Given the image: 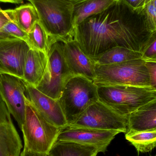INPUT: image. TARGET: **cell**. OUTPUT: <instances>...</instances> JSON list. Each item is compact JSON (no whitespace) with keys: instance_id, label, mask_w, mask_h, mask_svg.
<instances>
[{"instance_id":"4dcf8cb0","label":"cell","mask_w":156,"mask_h":156,"mask_svg":"<svg viewBox=\"0 0 156 156\" xmlns=\"http://www.w3.org/2000/svg\"><path fill=\"white\" fill-rule=\"evenodd\" d=\"M70 2H72L74 4L80 2H82V1H84V0H69Z\"/></svg>"},{"instance_id":"6da1fadb","label":"cell","mask_w":156,"mask_h":156,"mask_svg":"<svg viewBox=\"0 0 156 156\" xmlns=\"http://www.w3.org/2000/svg\"><path fill=\"white\" fill-rule=\"evenodd\" d=\"M153 31L142 8L135 10L123 0H116L76 27L74 40L90 58L118 46L142 53Z\"/></svg>"},{"instance_id":"4316f807","label":"cell","mask_w":156,"mask_h":156,"mask_svg":"<svg viewBox=\"0 0 156 156\" xmlns=\"http://www.w3.org/2000/svg\"><path fill=\"white\" fill-rule=\"evenodd\" d=\"M10 21H12V9H0V29Z\"/></svg>"},{"instance_id":"44dd1931","label":"cell","mask_w":156,"mask_h":156,"mask_svg":"<svg viewBox=\"0 0 156 156\" xmlns=\"http://www.w3.org/2000/svg\"><path fill=\"white\" fill-rule=\"evenodd\" d=\"M125 138L138 153H149L156 147V131L127 132Z\"/></svg>"},{"instance_id":"9c48e42d","label":"cell","mask_w":156,"mask_h":156,"mask_svg":"<svg viewBox=\"0 0 156 156\" xmlns=\"http://www.w3.org/2000/svg\"><path fill=\"white\" fill-rule=\"evenodd\" d=\"M0 96L21 130L24 121L26 105L24 81L12 75L0 74Z\"/></svg>"},{"instance_id":"d6a6232c","label":"cell","mask_w":156,"mask_h":156,"mask_svg":"<svg viewBox=\"0 0 156 156\" xmlns=\"http://www.w3.org/2000/svg\"><path fill=\"white\" fill-rule=\"evenodd\" d=\"M156 156V155H155V156Z\"/></svg>"},{"instance_id":"ffe728a7","label":"cell","mask_w":156,"mask_h":156,"mask_svg":"<svg viewBox=\"0 0 156 156\" xmlns=\"http://www.w3.org/2000/svg\"><path fill=\"white\" fill-rule=\"evenodd\" d=\"M12 21L26 33H29L37 22L39 21L37 12L30 3L22 5L12 9Z\"/></svg>"},{"instance_id":"e0dca14e","label":"cell","mask_w":156,"mask_h":156,"mask_svg":"<svg viewBox=\"0 0 156 156\" xmlns=\"http://www.w3.org/2000/svg\"><path fill=\"white\" fill-rule=\"evenodd\" d=\"M116 0H84L74 5L73 24L79 25L83 21L108 8Z\"/></svg>"},{"instance_id":"f1b7e54d","label":"cell","mask_w":156,"mask_h":156,"mask_svg":"<svg viewBox=\"0 0 156 156\" xmlns=\"http://www.w3.org/2000/svg\"><path fill=\"white\" fill-rule=\"evenodd\" d=\"M20 156H51L48 153H40L31 152L24 149L21 152Z\"/></svg>"},{"instance_id":"f546056e","label":"cell","mask_w":156,"mask_h":156,"mask_svg":"<svg viewBox=\"0 0 156 156\" xmlns=\"http://www.w3.org/2000/svg\"><path fill=\"white\" fill-rule=\"evenodd\" d=\"M23 1L24 0H0V2L12 4H20L23 3Z\"/></svg>"},{"instance_id":"52a82bcc","label":"cell","mask_w":156,"mask_h":156,"mask_svg":"<svg viewBox=\"0 0 156 156\" xmlns=\"http://www.w3.org/2000/svg\"><path fill=\"white\" fill-rule=\"evenodd\" d=\"M49 41L47 66L36 88L48 96L58 100L66 83L74 76L64 57L62 41Z\"/></svg>"},{"instance_id":"83f0119b","label":"cell","mask_w":156,"mask_h":156,"mask_svg":"<svg viewBox=\"0 0 156 156\" xmlns=\"http://www.w3.org/2000/svg\"><path fill=\"white\" fill-rule=\"evenodd\" d=\"M123 1L130 7L136 10V9L143 8L146 0H123Z\"/></svg>"},{"instance_id":"7a4b0ae2","label":"cell","mask_w":156,"mask_h":156,"mask_svg":"<svg viewBox=\"0 0 156 156\" xmlns=\"http://www.w3.org/2000/svg\"><path fill=\"white\" fill-rule=\"evenodd\" d=\"M35 8L39 22L49 40L74 39L73 24L75 4L69 0H25Z\"/></svg>"},{"instance_id":"4fadbf2b","label":"cell","mask_w":156,"mask_h":156,"mask_svg":"<svg viewBox=\"0 0 156 156\" xmlns=\"http://www.w3.org/2000/svg\"><path fill=\"white\" fill-rule=\"evenodd\" d=\"M11 115L0 96V156H20L23 148Z\"/></svg>"},{"instance_id":"484cf974","label":"cell","mask_w":156,"mask_h":156,"mask_svg":"<svg viewBox=\"0 0 156 156\" xmlns=\"http://www.w3.org/2000/svg\"><path fill=\"white\" fill-rule=\"evenodd\" d=\"M145 61L149 74V87L156 90V59Z\"/></svg>"},{"instance_id":"5bb4252c","label":"cell","mask_w":156,"mask_h":156,"mask_svg":"<svg viewBox=\"0 0 156 156\" xmlns=\"http://www.w3.org/2000/svg\"><path fill=\"white\" fill-rule=\"evenodd\" d=\"M62 43L64 57L73 76H82L94 81L95 64L91 58L83 52L74 39Z\"/></svg>"},{"instance_id":"ba28073f","label":"cell","mask_w":156,"mask_h":156,"mask_svg":"<svg viewBox=\"0 0 156 156\" xmlns=\"http://www.w3.org/2000/svg\"><path fill=\"white\" fill-rule=\"evenodd\" d=\"M128 116L121 115L100 101L88 107L68 126L97 130L127 132Z\"/></svg>"},{"instance_id":"7402d4cb","label":"cell","mask_w":156,"mask_h":156,"mask_svg":"<svg viewBox=\"0 0 156 156\" xmlns=\"http://www.w3.org/2000/svg\"><path fill=\"white\" fill-rule=\"evenodd\" d=\"M27 44L31 49L44 52L47 55L49 47V37L39 21L28 33Z\"/></svg>"},{"instance_id":"7c38bea8","label":"cell","mask_w":156,"mask_h":156,"mask_svg":"<svg viewBox=\"0 0 156 156\" xmlns=\"http://www.w3.org/2000/svg\"><path fill=\"white\" fill-rule=\"evenodd\" d=\"M24 82L27 97L39 113L57 127L63 128L67 126V121L58 100L53 99Z\"/></svg>"},{"instance_id":"1f68e13d","label":"cell","mask_w":156,"mask_h":156,"mask_svg":"<svg viewBox=\"0 0 156 156\" xmlns=\"http://www.w3.org/2000/svg\"><path fill=\"white\" fill-rule=\"evenodd\" d=\"M0 9H1V7H0Z\"/></svg>"},{"instance_id":"277c9868","label":"cell","mask_w":156,"mask_h":156,"mask_svg":"<svg viewBox=\"0 0 156 156\" xmlns=\"http://www.w3.org/2000/svg\"><path fill=\"white\" fill-rule=\"evenodd\" d=\"M26 104L24 121L21 129L23 149L37 153H48L57 141L62 128L55 126L43 117L27 97Z\"/></svg>"},{"instance_id":"8fae6325","label":"cell","mask_w":156,"mask_h":156,"mask_svg":"<svg viewBox=\"0 0 156 156\" xmlns=\"http://www.w3.org/2000/svg\"><path fill=\"white\" fill-rule=\"evenodd\" d=\"M120 133L116 131L97 130L67 126L61 129L57 140L94 147L99 149L100 153H105L111 142Z\"/></svg>"},{"instance_id":"30bf717a","label":"cell","mask_w":156,"mask_h":156,"mask_svg":"<svg viewBox=\"0 0 156 156\" xmlns=\"http://www.w3.org/2000/svg\"><path fill=\"white\" fill-rule=\"evenodd\" d=\"M30 49L20 39L0 40V74L12 75L23 80V67Z\"/></svg>"},{"instance_id":"d6986e66","label":"cell","mask_w":156,"mask_h":156,"mask_svg":"<svg viewBox=\"0 0 156 156\" xmlns=\"http://www.w3.org/2000/svg\"><path fill=\"white\" fill-rule=\"evenodd\" d=\"M99 153L94 147L57 140L48 154L51 156H97Z\"/></svg>"},{"instance_id":"3957f363","label":"cell","mask_w":156,"mask_h":156,"mask_svg":"<svg viewBox=\"0 0 156 156\" xmlns=\"http://www.w3.org/2000/svg\"><path fill=\"white\" fill-rule=\"evenodd\" d=\"M98 94L100 101L126 116L156 99L155 90L150 87L131 85L98 86Z\"/></svg>"},{"instance_id":"603a6c76","label":"cell","mask_w":156,"mask_h":156,"mask_svg":"<svg viewBox=\"0 0 156 156\" xmlns=\"http://www.w3.org/2000/svg\"><path fill=\"white\" fill-rule=\"evenodd\" d=\"M13 39H22L27 43L28 34L10 21L0 29V40Z\"/></svg>"},{"instance_id":"cb8c5ba5","label":"cell","mask_w":156,"mask_h":156,"mask_svg":"<svg viewBox=\"0 0 156 156\" xmlns=\"http://www.w3.org/2000/svg\"><path fill=\"white\" fill-rule=\"evenodd\" d=\"M142 11L149 27L156 29V0H146Z\"/></svg>"},{"instance_id":"8992f818","label":"cell","mask_w":156,"mask_h":156,"mask_svg":"<svg viewBox=\"0 0 156 156\" xmlns=\"http://www.w3.org/2000/svg\"><path fill=\"white\" fill-rule=\"evenodd\" d=\"M98 101V86L93 81L78 76L69 80L58 100L68 125Z\"/></svg>"},{"instance_id":"5b68a950","label":"cell","mask_w":156,"mask_h":156,"mask_svg":"<svg viewBox=\"0 0 156 156\" xmlns=\"http://www.w3.org/2000/svg\"><path fill=\"white\" fill-rule=\"evenodd\" d=\"M97 86L131 85L149 87V74L144 59L128 60L117 64L95 65Z\"/></svg>"},{"instance_id":"ac0fdd59","label":"cell","mask_w":156,"mask_h":156,"mask_svg":"<svg viewBox=\"0 0 156 156\" xmlns=\"http://www.w3.org/2000/svg\"><path fill=\"white\" fill-rule=\"evenodd\" d=\"M90 58L95 65H111L133 59H141L142 53L126 48L118 46L112 48Z\"/></svg>"},{"instance_id":"d4e9b609","label":"cell","mask_w":156,"mask_h":156,"mask_svg":"<svg viewBox=\"0 0 156 156\" xmlns=\"http://www.w3.org/2000/svg\"><path fill=\"white\" fill-rule=\"evenodd\" d=\"M142 58L144 60L156 59V29L151 34L142 52Z\"/></svg>"},{"instance_id":"2e32d148","label":"cell","mask_w":156,"mask_h":156,"mask_svg":"<svg viewBox=\"0 0 156 156\" xmlns=\"http://www.w3.org/2000/svg\"><path fill=\"white\" fill-rule=\"evenodd\" d=\"M156 131V99L128 116L127 132Z\"/></svg>"},{"instance_id":"9a60e30c","label":"cell","mask_w":156,"mask_h":156,"mask_svg":"<svg viewBox=\"0 0 156 156\" xmlns=\"http://www.w3.org/2000/svg\"><path fill=\"white\" fill-rule=\"evenodd\" d=\"M48 61L46 54L30 48L24 65L23 80L36 88L44 75Z\"/></svg>"}]
</instances>
